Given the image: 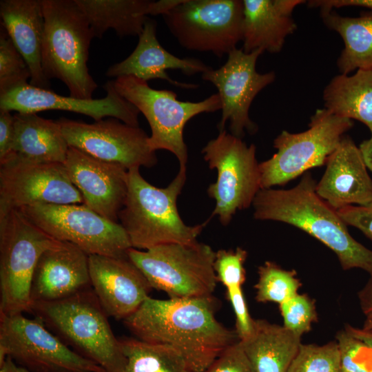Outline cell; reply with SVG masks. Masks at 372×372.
I'll list each match as a JSON object with an SVG mask.
<instances>
[{"instance_id":"obj_1","label":"cell","mask_w":372,"mask_h":372,"mask_svg":"<svg viewBox=\"0 0 372 372\" xmlns=\"http://www.w3.org/2000/svg\"><path fill=\"white\" fill-rule=\"evenodd\" d=\"M211 296L158 300L148 297L123 320L136 338L175 349L194 372L204 371L239 341L236 331L219 322Z\"/></svg>"},{"instance_id":"obj_2","label":"cell","mask_w":372,"mask_h":372,"mask_svg":"<svg viewBox=\"0 0 372 372\" xmlns=\"http://www.w3.org/2000/svg\"><path fill=\"white\" fill-rule=\"evenodd\" d=\"M316 185L308 173L291 189H261L252 204L254 218L295 226L331 249L343 269L360 268L372 276V250L351 236L337 211L317 194Z\"/></svg>"},{"instance_id":"obj_3","label":"cell","mask_w":372,"mask_h":372,"mask_svg":"<svg viewBox=\"0 0 372 372\" xmlns=\"http://www.w3.org/2000/svg\"><path fill=\"white\" fill-rule=\"evenodd\" d=\"M140 167L128 170L127 193L118 220L132 247L147 250L169 243L192 244L206 225H187L177 209V198L187 177V168L178 172L165 187H155L141 174Z\"/></svg>"},{"instance_id":"obj_4","label":"cell","mask_w":372,"mask_h":372,"mask_svg":"<svg viewBox=\"0 0 372 372\" xmlns=\"http://www.w3.org/2000/svg\"><path fill=\"white\" fill-rule=\"evenodd\" d=\"M30 313L73 350L105 372H123L126 358L92 288L66 298L33 302Z\"/></svg>"},{"instance_id":"obj_5","label":"cell","mask_w":372,"mask_h":372,"mask_svg":"<svg viewBox=\"0 0 372 372\" xmlns=\"http://www.w3.org/2000/svg\"><path fill=\"white\" fill-rule=\"evenodd\" d=\"M45 19L42 68L49 81L63 82L70 96L90 99L98 85L87 60L94 38L90 23L75 0H41Z\"/></svg>"},{"instance_id":"obj_6","label":"cell","mask_w":372,"mask_h":372,"mask_svg":"<svg viewBox=\"0 0 372 372\" xmlns=\"http://www.w3.org/2000/svg\"><path fill=\"white\" fill-rule=\"evenodd\" d=\"M58 241L19 209L0 214V316L30 313L37 264L43 251Z\"/></svg>"},{"instance_id":"obj_7","label":"cell","mask_w":372,"mask_h":372,"mask_svg":"<svg viewBox=\"0 0 372 372\" xmlns=\"http://www.w3.org/2000/svg\"><path fill=\"white\" fill-rule=\"evenodd\" d=\"M127 254L152 288L163 291L169 298L211 296L216 288V252L208 245L197 241L165 244L147 250L131 247Z\"/></svg>"},{"instance_id":"obj_8","label":"cell","mask_w":372,"mask_h":372,"mask_svg":"<svg viewBox=\"0 0 372 372\" xmlns=\"http://www.w3.org/2000/svg\"><path fill=\"white\" fill-rule=\"evenodd\" d=\"M113 84L116 91L147 121L151 129L148 141L151 149L154 152H170L177 158L180 167L187 168L188 155L183 138L184 127L196 115L221 110L218 94L199 102L181 101L177 99L175 92L152 88L147 81L133 76L117 77Z\"/></svg>"},{"instance_id":"obj_9","label":"cell","mask_w":372,"mask_h":372,"mask_svg":"<svg viewBox=\"0 0 372 372\" xmlns=\"http://www.w3.org/2000/svg\"><path fill=\"white\" fill-rule=\"evenodd\" d=\"M352 126L351 119L323 108L311 116L307 130L297 134L282 131L273 141L276 153L259 163L261 189L285 185L307 170L326 164Z\"/></svg>"},{"instance_id":"obj_10","label":"cell","mask_w":372,"mask_h":372,"mask_svg":"<svg viewBox=\"0 0 372 372\" xmlns=\"http://www.w3.org/2000/svg\"><path fill=\"white\" fill-rule=\"evenodd\" d=\"M210 169L217 172L216 181L207 189L216 202L211 216L227 225L238 210L248 208L261 189L256 147L225 130L210 140L202 149Z\"/></svg>"},{"instance_id":"obj_11","label":"cell","mask_w":372,"mask_h":372,"mask_svg":"<svg viewBox=\"0 0 372 372\" xmlns=\"http://www.w3.org/2000/svg\"><path fill=\"white\" fill-rule=\"evenodd\" d=\"M243 8L240 0H180L163 17L183 48L221 58L242 41Z\"/></svg>"},{"instance_id":"obj_12","label":"cell","mask_w":372,"mask_h":372,"mask_svg":"<svg viewBox=\"0 0 372 372\" xmlns=\"http://www.w3.org/2000/svg\"><path fill=\"white\" fill-rule=\"evenodd\" d=\"M31 372H105L68 347L38 318L0 316V366L7 357Z\"/></svg>"},{"instance_id":"obj_13","label":"cell","mask_w":372,"mask_h":372,"mask_svg":"<svg viewBox=\"0 0 372 372\" xmlns=\"http://www.w3.org/2000/svg\"><path fill=\"white\" fill-rule=\"evenodd\" d=\"M19 210L55 240L71 242L88 255L123 257L132 247L120 223L83 204H37Z\"/></svg>"},{"instance_id":"obj_14","label":"cell","mask_w":372,"mask_h":372,"mask_svg":"<svg viewBox=\"0 0 372 372\" xmlns=\"http://www.w3.org/2000/svg\"><path fill=\"white\" fill-rule=\"evenodd\" d=\"M37 204H83L64 163L12 157L0 163V214Z\"/></svg>"},{"instance_id":"obj_15","label":"cell","mask_w":372,"mask_h":372,"mask_svg":"<svg viewBox=\"0 0 372 372\" xmlns=\"http://www.w3.org/2000/svg\"><path fill=\"white\" fill-rule=\"evenodd\" d=\"M57 121L69 147L96 158L120 164L128 170L152 167L158 162L156 152L149 145V136L139 126L112 117L93 123L66 118Z\"/></svg>"},{"instance_id":"obj_16","label":"cell","mask_w":372,"mask_h":372,"mask_svg":"<svg viewBox=\"0 0 372 372\" xmlns=\"http://www.w3.org/2000/svg\"><path fill=\"white\" fill-rule=\"evenodd\" d=\"M263 52V50L256 49L246 53L242 48H236L227 54L223 65L201 74L204 81L214 85L220 98L219 132L225 130L227 121L231 134L240 138L245 131L251 134L257 131V125L249 116L251 104L256 96L276 78L273 72L261 74L256 71V61Z\"/></svg>"},{"instance_id":"obj_17","label":"cell","mask_w":372,"mask_h":372,"mask_svg":"<svg viewBox=\"0 0 372 372\" xmlns=\"http://www.w3.org/2000/svg\"><path fill=\"white\" fill-rule=\"evenodd\" d=\"M103 88L106 91L105 97L84 99L61 96L51 90L25 83L0 95V110L37 114L44 110H59L84 114L95 121L112 117L138 126L139 110L116 91L113 81H107Z\"/></svg>"},{"instance_id":"obj_18","label":"cell","mask_w":372,"mask_h":372,"mask_svg":"<svg viewBox=\"0 0 372 372\" xmlns=\"http://www.w3.org/2000/svg\"><path fill=\"white\" fill-rule=\"evenodd\" d=\"M64 165L83 196V205L117 222L127 193L128 169L72 147H69Z\"/></svg>"},{"instance_id":"obj_19","label":"cell","mask_w":372,"mask_h":372,"mask_svg":"<svg viewBox=\"0 0 372 372\" xmlns=\"http://www.w3.org/2000/svg\"><path fill=\"white\" fill-rule=\"evenodd\" d=\"M91 287L108 317L125 320L152 290L141 271L128 256L89 255Z\"/></svg>"},{"instance_id":"obj_20","label":"cell","mask_w":372,"mask_h":372,"mask_svg":"<svg viewBox=\"0 0 372 372\" xmlns=\"http://www.w3.org/2000/svg\"><path fill=\"white\" fill-rule=\"evenodd\" d=\"M91 287L89 255L71 242L59 240L41 255L30 297L32 303L56 301Z\"/></svg>"},{"instance_id":"obj_21","label":"cell","mask_w":372,"mask_h":372,"mask_svg":"<svg viewBox=\"0 0 372 372\" xmlns=\"http://www.w3.org/2000/svg\"><path fill=\"white\" fill-rule=\"evenodd\" d=\"M317 194L335 210L372 203V179L353 141L343 136L329 157Z\"/></svg>"},{"instance_id":"obj_22","label":"cell","mask_w":372,"mask_h":372,"mask_svg":"<svg viewBox=\"0 0 372 372\" xmlns=\"http://www.w3.org/2000/svg\"><path fill=\"white\" fill-rule=\"evenodd\" d=\"M210 68L199 59L179 58L167 51L157 39L156 21L148 17L134 51L122 61L110 66L105 75L115 78L133 76L147 82L162 79L176 87L194 89L198 85L175 81L166 70H179L186 75H194L203 74Z\"/></svg>"},{"instance_id":"obj_23","label":"cell","mask_w":372,"mask_h":372,"mask_svg":"<svg viewBox=\"0 0 372 372\" xmlns=\"http://www.w3.org/2000/svg\"><path fill=\"white\" fill-rule=\"evenodd\" d=\"M0 16L1 24L28 65L30 84L51 90L42 68L45 19L41 0H1Z\"/></svg>"},{"instance_id":"obj_24","label":"cell","mask_w":372,"mask_h":372,"mask_svg":"<svg viewBox=\"0 0 372 372\" xmlns=\"http://www.w3.org/2000/svg\"><path fill=\"white\" fill-rule=\"evenodd\" d=\"M243 48L246 53L262 49L281 51L286 37L296 29L292 17L302 0H243Z\"/></svg>"},{"instance_id":"obj_25","label":"cell","mask_w":372,"mask_h":372,"mask_svg":"<svg viewBox=\"0 0 372 372\" xmlns=\"http://www.w3.org/2000/svg\"><path fill=\"white\" fill-rule=\"evenodd\" d=\"M14 119L11 153L6 159L64 163L69 145L57 121L44 118L37 113L21 112L15 113Z\"/></svg>"},{"instance_id":"obj_26","label":"cell","mask_w":372,"mask_h":372,"mask_svg":"<svg viewBox=\"0 0 372 372\" xmlns=\"http://www.w3.org/2000/svg\"><path fill=\"white\" fill-rule=\"evenodd\" d=\"M300 338L284 326L258 319L251 335L239 342L255 372H287L299 351Z\"/></svg>"},{"instance_id":"obj_27","label":"cell","mask_w":372,"mask_h":372,"mask_svg":"<svg viewBox=\"0 0 372 372\" xmlns=\"http://www.w3.org/2000/svg\"><path fill=\"white\" fill-rule=\"evenodd\" d=\"M86 17L94 38L109 29L120 37L139 36L148 18L149 0H75Z\"/></svg>"},{"instance_id":"obj_28","label":"cell","mask_w":372,"mask_h":372,"mask_svg":"<svg viewBox=\"0 0 372 372\" xmlns=\"http://www.w3.org/2000/svg\"><path fill=\"white\" fill-rule=\"evenodd\" d=\"M324 106L340 117L355 119L367 126L372 137V70L334 76L324 90Z\"/></svg>"},{"instance_id":"obj_29","label":"cell","mask_w":372,"mask_h":372,"mask_svg":"<svg viewBox=\"0 0 372 372\" xmlns=\"http://www.w3.org/2000/svg\"><path fill=\"white\" fill-rule=\"evenodd\" d=\"M324 24L337 32L344 43L338 60L341 74L372 70V10L358 17H342L332 10H320Z\"/></svg>"},{"instance_id":"obj_30","label":"cell","mask_w":372,"mask_h":372,"mask_svg":"<svg viewBox=\"0 0 372 372\" xmlns=\"http://www.w3.org/2000/svg\"><path fill=\"white\" fill-rule=\"evenodd\" d=\"M126 358L123 372H194L173 348L138 338L118 339Z\"/></svg>"},{"instance_id":"obj_31","label":"cell","mask_w":372,"mask_h":372,"mask_svg":"<svg viewBox=\"0 0 372 372\" xmlns=\"http://www.w3.org/2000/svg\"><path fill=\"white\" fill-rule=\"evenodd\" d=\"M258 280L255 285L258 302H272L280 304L298 293L301 286L294 270L283 269L276 263L267 261L258 267Z\"/></svg>"},{"instance_id":"obj_32","label":"cell","mask_w":372,"mask_h":372,"mask_svg":"<svg viewBox=\"0 0 372 372\" xmlns=\"http://www.w3.org/2000/svg\"><path fill=\"white\" fill-rule=\"evenodd\" d=\"M30 72L5 28H0V95L28 83Z\"/></svg>"},{"instance_id":"obj_33","label":"cell","mask_w":372,"mask_h":372,"mask_svg":"<svg viewBox=\"0 0 372 372\" xmlns=\"http://www.w3.org/2000/svg\"><path fill=\"white\" fill-rule=\"evenodd\" d=\"M340 358L336 341L324 345L302 344L287 372H339Z\"/></svg>"},{"instance_id":"obj_34","label":"cell","mask_w":372,"mask_h":372,"mask_svg":"<svg viewBox=\"0 0 372 372\" xmlns=\"http://www.w3.org/2000/svg\"><path fill=\"white\" fill-rule=\"evenodd\" d=\"M341 369L348 372H372V348L345 329L335 336Z\"/></svg>"},{"instance_id":"obj_35","label":"cell","mask_w":372,"mask_h":372,"mask_svg":"<svg viewBox=\"0 0 372 372\" xmlns=\"http://www.w3.org/2000/svg\"><path fill=\"white\" fill-rule=\"evenodd\" d=\"M283 326L302 336L310 331L311 324L318 320L315 302L306 294L296 293L280 304Z\"/></svg>"},{"instance_id":"obj_36","label":"cell","mask_w":372,"mask_h":372,"mask_svg":"<svg viewBox=\"0 0 372 372\" xmlns=\"http://www.w3.org/2000/svg\"><path fill=\"white\" fill-rule=\"evenodd\" d=\"M247 258L246 250L220 249L216 252L214 268L218 281L226 289L242 287L246 279L244 264Z\"/></svg>"},{"instance_id":"obj_37","label":"cell","mask_w":372,"mask_h":372,"mask_svg":"<svg viewBox=\"0 0 372 372\" xmlns=\"http://www.w3.org/2000/svg\"><path fill=\"white\" fill-rule=\"evenodd\" d=\"M203 372H255L239 341L225 349Z\"/></svg>"},{"instance_id":"obj_38","label":"cell","mask_w":372,"mask_h":372,"mask_svg":"<svg viewBox=\"0 0 372 372\" xmlns=\"http://www.w3.org/2000/svg\"><path fill=\"white\" fill-rule=\"evenodd\" d=\"M227 296L236 316V332L239 340L247 338L253 331L254 320L249 315L242 287L227 289Z\"/></svg>"},{"instance_id":"obj_39","label":"cell","mask_w":372,"mask_h":372,"mask_svg":"<svg viewBox=\"0 0 372 372\" xmlns=\"http://www.w3.org/2000/svg\"><path fill=\"white\" fill-rule=\"evenodd\" d=\"M336 211L347 225L358 229L372 240V203L364 205H349Z\"/></svg>"},{"instance_id":"obj_40","label":"cell","mask_w":372,"mask_h":372,"mask_svg":"<svg viewBox=\"0 0 372 372\" xmlns=\"http://www.w3.org/2000/svg\"><path fill=\"white\" fill-rule=\"evenodd\" d=\"M14 114L0 110V163L11 153L14 132Z\"/></svg>"},{"instance_id":"obj_41","label":"cell","mask_w":372,"mask_h":372,"mask_svg":"<svg viewBox=\"0 0 372 372\" xmlns=\"http://www.w3.org/2000/svg\"><path fill=\"white\" fill-rule=\"evenodd\" d=\"M309 4L311 7H318L320 10H332V8L345 6H360L372 10V0H317L309 1Z\"/></svg>"},{"instance_id":"obj_42","label":"cell","mask_w":372,"mask_h":372,"mask_svg":"<svg viewBox=\"0 0 372 372\" xmlns=\"http://www.w3.org/2000/svg\"><path fill=\"white\" fill-rule=\"evenodd\" d=\"M362 312L366 315L372 314V276L365 286L358 293Z\"/></svg>"},{"instance_id":"obj_43","label":"cell","mask_w":372,"mask_h":372,"mask_svg":"<svg viewBox=\"0 0 372 372\" xmlns=\"http://www.w3.org/2000/svg\"><path fill=\"white\" fill-rule=\"evenodd\" d=\"M359 149L366 167L372 172V137L363 141L360 143Z\"/></svg>"},{"instance_id":"obj_44","label":"cell","mask_w":372,"mask_h":372,"mask_svg":"<svg viewBox=\"0 0 372 372\" xmlns=\"http://www.w3.org/2000/svg\"><path fill=\"white\" fill-rule=\"evenodd\" d=\"M344 329L351 335L364 341L372 348V332L365 331L363 329L355 328L349 324H346Z\"/></svg>"},{"instance_id":"obj_45","label":"cell","mask_w":372,"mask_h":372,"mask_svg":"<svg viewBox=\"0 0 372 372\" xmlns=\"http://www.w3.org/2000/svg\"><path fill=\"white\" fill-rule=\"evenodd\" d=\"M0 372H31L28 369L18 365L9 356L7 357L3 364L0 366Z\"/></svg>"},{"instance_id":"obj_46","label":"cell","mask_w":372,"mask_h":372,"mask_svg":"<svg viewBox=\"0 0 372 372\" xmlns=\"http://www.w3.org/2000/svg\"><path fill=\"white\" fill-rule=\"evenodd\" d=\"M362 329L365 331L372 332V314L366 316V319L364 321Z\"/></svg>"},{"instance_id":"obj_47","label":"cell","mask_w":372,"mask_h":372,"mask_svg":"<svg viewBox=\"0 0 372 372\" xmlns=\"http://www.w3.org/2000/svg\"><path fill=\"white\" fill-rule=\"evenodd\" d=\"M339 372H348V371H344V370H343V369H342L340 368Z\"/></svg>"}]
</instances>
